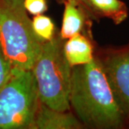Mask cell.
Instances as JSON below:
<instances>
[{"instance_id": "cell-4", "label": "cell", "mask_w": 129, "mask_h": 129, "mask_svg": "<svg viewBox=\"0 0 129 129\" xmlns=\"http://www.w3.org/2000/svg\"><path fill=\"white\" fill-rule=\"evenodd\" d=\"M40 103L32 70L12 68L0 90V129H33Z\"/></svg>"}, {"instance_id": "cell-7", "label": "cell", "mask_w": 129, "mask_h": 129, "mask_svg": "<svg viewBox=\"0 0 129 129\" xmlns=\"http://www.w3.org/2000/svg\"><path fill=\"white\" fill-rule=\"evenodd\" d=\"M61 30L59 32L63 40H68L75 35L83 33L90 35L92 19L76 4L65 2Z\"/></svg>"}, {"instance_id": "cell-6", "label": "cell", "mask_w": 129, "mask_h": 129, "mask_svg": "<svg viewBox=\"0 0 129 129\" xmlns=\"http://www.w3.org/2000/svg\"><path fill=\"white\" fill-rule=\"evenodd\" d=\"M81 128L84 125L73 112L56 111L40 103L33 129Z\"/></svg>"}, {"instance_id": "cell-10", "label": "cell", "mask_w": 129, "mask_h": 129, "mask_svg": "<svg viewBox=\"0 0 129 129\" xmlns=\"http://www.w3.org/2000/svg\"><path fill=\"white\" fill-rule=\"evenodd\" d=\"M35 34L42 42L51 40L55 37V25L50 17L43 14L36 15L32 19Z\"/></svg>"}, {"instance_id": "cell-5", "label": "cell", "mask_w": 129, "mask_h": 129, "mask_svg": "<svg viewBox=\"0 0 129 129\" xmlns=\"http://www.w3.org/2000/svg\"><path fill=\"white\" fill-rule=\"evenodd\" d=\"M95 57L104 70L129 128V42L121 46L99 48Z\"/></svg>"}, {"instance_id": "cell-1", "label": "cell", "mask_w": 129, "mask_h": 129, "mask_svg": "<svg viewBox=\"0 0 129 129\" xmlns=\"http://www.w3.org/2000/svg\"><path fill=\"white\" fill-rule=\"evenodd\" d=\"M70 105L85 128H126L123 114L95 57L89 63L73 67Z\"/></svg>"}, {"instance_id": "cell-3", "label": "cell", "mask_w": 129, "mask_h": 129, "mask_svg": "<svg viewBox=\"0 0 129 129\" xmlns=\"http://www.w3.org/2000/svg\"><path fill=\"white\" fill-rule=\"evenodd\" d=\"M64 40L60 33L42 44L32 68L40 101L59 111H70V92L73 67L64 52Z\"/></svg>"}, {"instance_id": "cell-12", "label": "cell", "mask_w": 129, "mask_h": 129, "mask_svg": "<svg viewBox=\"0 0 129 129\" xmlns=\"http://www.w3.org/2000/svg\"><path fill=\"white\" fill-rule=\"evenodd\" d=\"M26 10L35 16L43 14L47 9L46 0H24Z\"/></svg>"}, {"instance_id": "cell-13", "label": "cell", "mask_w": 129, "mask_h": 129, "mask_svg": "<svg viewBox=\"0 0 129 129\" xmlns=\"http://www.w3.org/2000/svg\"><path fill=\"white\" fill-rule=\"evenodd\" d=\"M55 1L59 4H62V5H64V2H68V1L73 2L83 9L90 19L95 20V21H99V19H100L97 16V14H95V12H94V10L92 8L90 4L89 3L88 0H55Z\"/></svg>"}, {"instance_id": "cell-11", "label": "cell", "mask_w": 129, "mask_h": 129, "mask_svg": "<svg viewBox=\"0 0 129 129\" xmlns=\"http://www.w3.org/2000/svg\"><path fill=\"white\" fill-rule=\"evenodd\" d=\"M12 70V66L5 55L0 45V90L7 82Z\"/></svg>"}, {"instance_id": "cell-9", "label": "cell", "mask_w": 129, "mask_h": 129, "mask_svg": "<svg viewBox=\"0 0 129 129\" xmlns=\"http://www.w3.org/2000/svg\"><path fill=\"white\" fill-rule=\"evenodd\" d=\"M98 18L110 19L115 24H120L128 17L126 5L120 0H88Z\"/></svg>"}, {"instance_id": "cell-8", "label": "cell", "mask_w": 129, "mask_h": 129, "mask_svg": "<svg viewBox=\"0 0 129 129\" xmlns=\"http://www.w3.org/2000/svg\"><path fill=\"white\" fill-rule=\"evenodd\" d=\"M64 52L72 67L90 62L95 57L91 36L80 33L68 39L64 42Z\"/></svg>"}, {"instance_id": "cell-2", "label": "cell", "mask_w": 129, "mask_h": 129, "mask_svg": "<svg viewBox=\"0 0 129 129\" xmlns=\"http://www.w3.org/2000/svg\"><path fill=\"white\" fill-rule=\"evenodd\" d=\"M24 0H0V45L12 68L32 70L42 50Z\"/></svg>"}]
</instances>
